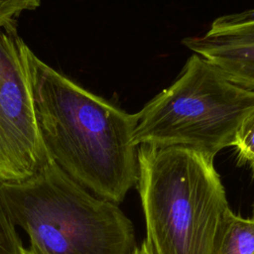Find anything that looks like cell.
Returning a JSON list of instances; mask_svg holds the SVG:
<instances>
[{"mask_svg":"<svg viewBox=\"0 0 254 254\" xmlns=\"http://www.w3.org/2000/svg\"><path fill=\"white\" fill-rule=\"evenodd\" d=\"M39 131L49 157L94 195L122 202L137 184L135 116L28 53Z\"/></svg>","mask_w":254,"mask_h":254,"instance_id":"6da1fadb","label":"cell"},{"mask_svg":"<svg viewBox=\"0 0 254 254\" xmlns=\"http://www.w3.org/2000/svg\"><path fill=\"white\" fill-rule=\"evenodd\" d=\"M137 187L153 254H214L231 210L213 159L181 146L139 145Z\"/></svg>","mask_w":254,"mask_h":254,"instance_id":"7a4b0ae2","label":"cell"},{"mask_svg":"<svg viewBox=\"0 0 254 254\" xmlns=\"http://www.w3.org/2000/svg\"><path fill=\"white\" fill-rule=\"evenodd\" d=\"M15 226L29 238L22 254H133L131 220L114 202L94 195L50 157L32 176L0 183Z\"/></svg>","mask_w":254,"mask_h":254,"instance_id":"3957f363","label":"cell"},{"mask_svg":"<svg viewBox=\"0 0 254 254\" xmlns=\"http://www.w3.org/2000/svg\"><path fill=\"white\" fill-rule=\"evenodd\" d=\"M253 109V90L193 53L178 78L134 114L133 142L137 147H187L214 159L233 145Z\"/></svg>","mask_w":254,"mask_h":254,"instance_id":"277c9868","label":"cell"},{"mask_svg":"<svg viewBox=\"0 0 254 254\" xmlns=\"http://www.w3.org/2000/svg\"><path fill=\"white\" fill-rule=\"evenodd\" d=\"M29 51L16 22L0 29V183L25 180L49 159L35 113Z\"/></svg>","mask_w":254,"mask_h":254,"instance_id":"5b68a950","label":"cell"},{"mask_svg":"<svg viewBox=\"0 0 254 254\" xmlns=\"http://www.w3.org/2000/svg\"><path fill=\"white\" fill-rule=\"evenodd\" d=\"M182 43L231 81L254 91V9L218 17L203 35Z\"/></svg>","mask_w":254,"mask_h":254,"instance_id":"8992f818","label":"cell"},{"mask_svg":"<svg viewBox=\"0 0 254 254\" xmlns=\"http://www.w3.org/2000/svg\"><path fill=\"white\" fill-rule=\"evenodd\" d=\"M214 254H254V219L244 218L230 210Z\"/></svg>","mask_w":254,"mask_h":254,"instance_id":"52a82bcc","label":"cell"},{"mask_svg":"<svg viewBox=\"0 0 254 254\" xmlns=\"http://www.w3.org/2000/svg\"><path fill=\"white\" fill-rule=\"evenodd\" d=\"M240 164L247 165L254 174V109L241 123L234 143Z\"/></svg>","mask_w":254,"mask_h":254,"instance_id":"ba28073f","label":"cell"},{"mask_svg":"<svg viewBox=\"0 0 254 254\" xmlns=\"http://www.w3.org/2000/svg\"><path fill=\"white\" fill-rule=\"evenodd\" d=\"M24 247L20 240L0 191V254H22Z\"/></svg>","mask_w":254,"mask_h":254,"instance_id":"9c48e42d","label":"cell"},{"mask_svg":"<svg viewBox=\"0 0 254 254\" xmlns=\"http://www.w3.org/2000/svg\"><path fill=\"white\" fill-rule=\"evenodd\" d=\"M42 0H0V29L16 22L25 11L36 10Z\"/></svg>","mask_w":254,"mask_h":254,"instance_id":"30bf717a","label":"cell"},{"mask_svg":"<svg viewBox=\"0 0 254 254\" xmlns=\"http://www.w3.org/2000/svg\"><path fill=\"white\" fill-rule=\"evenodd\" d=\"M133 254H153V253H152L151 248L149 247L148 243L146 242V240H144L140 246L136 247Z\"/></svg>","mask_w":254,"mask_h":254,"instance_id":"8fae6325","label":"cell"},{"mask_svg":"<svg viewBox=\"0 0 254 254\" xmlns=\"http://www.w3.org/2000/svg\"><path fill=\"white\" fill-rule=\"evenodd\" d=\"M252 214H253V215H252V217H251V218H253V219H254V203H253V208H252Z\"/></svg>","mask_w":254,"mask_h":254,"instance_id":"7c38bea8","label":"cell"}]
</instances>
